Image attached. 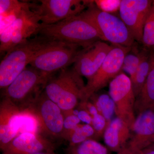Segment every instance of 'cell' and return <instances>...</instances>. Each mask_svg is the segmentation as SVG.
I'll return each mask as SVG.
<instances>
[{"label":"cell","mask_w":154,"mask_h":154,"mask_svg":"<svg viewBox=\"0 0 154 154\" xmlns=\"http://www.w3.org/2000/svg\"><path fill=\"white\" fill-rule=\"evenodd\" d=\"M37 35L76 45L85 49L91 47L97 42L102 41L94 25L80 15L52 25L41 23Z\"/></svg>","instance_id":"6da1fadb"},{"label":"cell","mask_w":154,"mask_h":154,"mask_svg":"<svg viewBox=\"0 0 154 154\" xmlns=\"http://www.w3.org/2000/svg\"><path fill=\"white\" fill-rule=\"evenodd\" d=\"M54 41L37 35L8 51L0 64L1 89L7 88L42 50Z\"/></svg>","instance_id":"7a4b0ae2"},{"label":"cell","mask_w":154,"mask_h":154,"mask_svg":"<svg viewBox=\"0 0 154 154\" xmlns=\"http://www.w3.org/2000/svg\"><path fill=\"white\" fill-rule=\"evenodd\" d=\"M82 76L73 69L61 70L57 76L50 77L45 87L46 96L63 113L74 110L82 101L85 87Z\"/></svg>","instance_id":"3957f363"},{"label":"cell","mask_w":154,"mask_h":154,"mask_svg":"<svg viewBox=\"0 0 154 154\" xmlns=\"http://www.w3.org/2000/svg\"><path fill=\"white\" fill-rule=\"evenodd\" d=\"M79 15L94 25L102 41L126 47L134 46L135 40L120 17L101 11L94 1Z\"/></svg>","instance_id":"277c9868"},{"label":"cell","mask_w":154,"mask_h":154,"mask_svg":"<svg viewBox=\"0 0 154 154\" xmlns=\"http://www.w3.org/2000/svg\"><path fill=\"white\" fill-rule=\"evenodd\" d=\"M85 48L55 40L42 50L29 66L48 77L53 73L74 64Z\"/></svg>","instance_id":"5b68a950"},{"label":"cell","mask_w":154,"mask_h":154,"mask_svg":"<svg viewBox=\"0 0 154 154\" xmlns=\"http://www.w3.org/2000/svg\"><path fill=\"white\" fill-rule=\"evenodd\" d=\"M50 77L33 67L28 66L3 92L8 98L21 108H26L41 93Z\"/></svg>","instance_id":"8992f818"},{"label":"cell","mask_w":154,"mask_h":154,"mask_svg":"<svg viewBox=\"0 0 154 154\" xmlns=\"http://www.w3.org/2000/svg\"><path fill=\"white\" fill-rule=\"evenodd\" d=\"M113 48L107 54L98 70L88 79L82 93V101H88L90 98L102 88L110 84L111 81L122 72V64L125 56L132 48L112 44Z\"/></svg>","instance_id":"52a82bcc"},{"label":"cell","mask_w":154,"mask_h":154,"mask_svg":"<svg viewBox=\"0 0 154 154\" xmlns=\"http://www.w3.org/2000/svg\"><path fill=\"white\" fill-rule=\"evenodd\" d=\"M36 117L39 134L63 137L64 115L60 107L43 91L26 107Z\"/></svg>","instance_id":"ba28073f"},{"label":"cell","mask_w":154,"mask_h":154,"mask_svg":"<svg viewBox=\"0 0 154 154\" xmlns=\"http://www.w3.org/2000/svg\"><path fill=\"white\" fill-rule=\"evenodd\" d=\"M29 6L45 25H52L78 16L85 11L92 1L40 0Z\"/></svg>","instance_id":"9c48e42d"},{"label":"cell","mask_w":154,"mask_h":154,"mask_svg":"<svg viewBox=\"0 0 154 154\" xmlns=\"http://www.w3.org/2000/svg\"><path fill=\"white\" fill-rule=\"evenodd\" d=\"M109 95L115 104L116 117L131 131L136 117L134 110L136 96L130 78L122 72L109 84Z\"/></svg>","instance_id":"30bf717a"},{"label":"cell","mask_w":154,"mask_h":154,"mask_svg":"<svg viewBox=\"0 0 154 154\" xmlns=\"http://www.w3.org/2000/svg\"><path fill=\"white\" fill-rule=\"evenodd\" d=\"M152 0H122L119 17L126 25L135 41L142 42L144 27Z\"/></svg>","instance_id":"8fae6325"},{"label":"cell","mask_w":154,"mask_h":154,"mask_svg":"<svg viewBox=\"0 0 154 154\" xmlns=\"http://www.w3.org/2000/svg\"><path fill=\"white\" fill-rule=\"evenodd\" d=\"M23 108L4 97L0 104V148L2 151L20 134Z\"/></svg>","instance_id":"7c38bea8"},{"label":"cell","mask_w":154,"mask_h":154,"mask_svg":"<svg viewBox=\"0 0 154 154\" xmlns=\"http://www.w3.org/2000/svg\"><path fill=\"white\" fill-rule=\"evenodd\" d=\"M41 25L40 19L30 9L29 3L24 2L18 17L5 29L11 35V49L27 41L32 35H36Z\"/></svg>","instance_id":"4fadbf2b"},{"label":"cell","mask_w":154,"mask_h":154,"mask_svg":"<svg viewBox=\"0 0 154 154\" xmlns=\"http://www.w3.org/2000/svg\"><path fill=\"white\" fill-rule=\"evenodd\" d=\"M113 48L102 41L84 49L74 64L73 69L81 76L90 78L96 73Z\"/></svg>","instance_id":"5bb4252c"},{"label":"cell","mask_w":154,"mask_h":154,"mask_svg":"<svg viewBox=\"0 0 154 154\" xmlns=\"http://www.w3.org/2000/svg\"><path fill=\"white\" fill-rule=\"evenodd\" d=\"M56 146L40 134L25 132L17 135L2 151V154H32L54 152Z\"/></svg>","instance_id":"9a60e30c"},{"label":"cell","mask_w":154,"mask_h":154,"mask_svg":"<svg viewBox=\"0 0 154 154\" xmlns=\"http://www.w3.org/2000/svg\"><path fill=\"white\" fill-rule=\"evenodd\" d=\"M128 145L143 150L154 143V108L142 112L136 118Z\"/></svg>","instance_id":"2e32d148"},{"label":"cell","mask_w":154,"mask_h":154,"mask_svg":"<svg viewBox=\"0 0 154 154\" xmlns=\"http://www.w3.org/2000/svg\"><path fill=\"white\" fill-rule=\"evenodd\" d=\"M131 130L120 119H113L107 127L103 137L106 145L112 151L118 153L128 143Z\"/></svg>","instance_id":"e0dca14e"},{"label":"cell","mask_w":154,"mask_h":154,"mask_svg":"<svg viewBox=\"0 0 154 154\" xmlns=\"http://www.w3.org/2000/svg\"><path fill=\"white\" fill-rule=\"evenodd\" d=\"M151 53V69L140 93L136 98L134 110L137 116L146 110L154 108V52Z\"/></svg>","instance_id":"ac0fdd59"},{"label":"cell","mask_w":154,"mask_h":154,"mask_svg":"<svg viewBox=\"0 0 154 154\" xmlns=\"http://www.w3.org/2000/svg\"><path fill=\"white\" fill-rule=\"evenodd\" d=\"M152 57L151 52H149L145 56L137 70L133 79L131 80L135 96H137L140 93L144 84L151 69Z\"/></svg>","instance_id":"d6986e66"},{"label":"cell","mask_w":154,"mask_h":154,"mask_svg":"<svg viewBox=\"0 0 154 154\" xmlns=\"http://www.w3.org/2000/svg\"><path fill=\"white\" fill-rule=\"evenodd\" d=\"M135 46L134 45L125 57L122 68V72L129 75L131 80L134 77L141 62L149 52L144 48L139 51Z\"/></svg>","instance_id":"ffe728a7"},{"label":"cell","mask_w":154,"mask_h":154,"mask_svg":"<svg viewBox=\"0 0 154 154\" xmlns=\"http://www.w3.org/2000/svg\"><path fill=\"white\" fill-rule=\"evenodd\" d=\"M89 100L96 106L99 114L104 116L109 124L115 113V104L109 95L104 94L98 96L95 94Z\"/></svg>","instance_id":"44dd1931"},{"label":"cell","mask_w":154,"mask_h":154,"mask_svg":"<svg viewBox=\"0 0 154 154\" xmlns=\"http://www.w3.org/2000/svg\"><path fill=\"white\" fill-rule=\"evenodd\" d=\"M95 137L94 128L89 124H79L72 130L65 138L69 142V146L77 145Z\"/></svg>","instance_id":"7402d4cb"},{"label":"cell","mask_w":154,"mask_h":154,"mask_svg":"<svg viewBox=\"0 0 154 154\" xmlns=\"http://www.w3.org/2000/svg\"><path fill=\"white\" fill-rule=\"evenodd\" d=\"M68 150L71 154H108L105 146L93 139L69 146Z\"/></svg>","instance_id":"603a6c76"},{"label":"cell","mask_w":154,"mask_h":154,"mask_svg":"<svg viewBox=\"0 0 154 154\" xmlns=\"http://www.w3.org/2000/svg\"><path fill=\"white\" fill-rule=\"evenodd\" d=\"M142 44L144 49L154 52V1L144 27Z\"/></svg>","instance_id":"cb8c5ba5"},{"label":"cell","mask_w":154,"mask_h":154,"mask_svg":"<svg viewBox=\"0 0 154 154\" xmlns=\"http://www.w3.org/2000/svg\"><path fill=\"white\" fill-rule=\"evenodd\" d=\"M23 4L24 2L17 0H1V18L18 17L22 10Z\"/></svg>","instance_id":"d4e9b609"},{"label":"cell","mask_w":154,"mask_h":154,"mask_svg":"<svg viewBox=\"0 0 154 154\" xmlns=\"http://www.w3.org/2000/svg\"><path fill=\"white\" fill-rule=\"evenodd\" d=\"M78 110H73L64 113V119L63 123V138L65 139L71 131L80 124L81 120L77 115Z\"/></svg>","instance_id":"484cf974"},{"label":"cell","mask_w":154,"mask_h":154,"mask_svg":"<svg viewBox=\"0 0 154 154\" xmlns=\"http://www.w3.org/2000/svg\"><path fill=\"white\" fill-rule=\"evenodd\" d=\"M122 0H96L94 3L98 8L103 12L115 15L119 14Z\"/></svg>","instance_id":"4316f807"},{"label":"cell","mask_w":154,"mask_h":154,"mask_svg":"<svg viewBox=\"0 0 154 154\" xmlns=\"http://www.w3.org/2000/svg\"><path fill=\"white\" fill-rule=\"evenodd\" d=\"M92 118V126L95 131V137L98 138L103 136L109 124L104 116L99 113L94 116Z\"/></svg>","instance_id":"83f0119b"},{"label":"cell","mask_w":154,"mask_h":154,"mask_svg":"<svg viewBox=\"0 0 154 154\" xmlns=\"http://www.w3.org/2000/svg\"><path fill=\"white\" fill-rule=\"evenodd\" d=\"M78 106L79 107V109L86 110L92 117L99 113L96 106L89 100L86 101H81Z\"/></svg>","instance_id":"f1b7e54d"},{"label":"cell","mask_w":154,"mask_h":154,"mask_svg":"<svg viewBox=\"0 0 154 154\" xmlns=\"http://www.w3.org/2000/svg\"><path fill=\"white\" fill-rule=\"evenodd\" d=\"M77 115L81 121L85 122L86 124L90 125L92 126L93 118L86 110L78 109Z\"/></svg>","instance_id":"f546056e"},{"label":"cell","mask_w":154,"mask_h":154,"mask_svg":"<svg viewBox=\"0 0 154 154\" xmlns=\"http://www.w3.org/2000/svg\"><path fill=\"white\" fill-rule=\"evenodd\" d=\"M116 154H143V150H139L127 145L124 149Z\"/></svg>","instance_id":"4dcf8cb0"},{"label":"cell","mask_w":154,"mask_h":154,"mask_svg":"<svg viewBox=\"0 0 154 154\" xmlns=\"http://www.w3.org/2000/svg\"><path fill=\"white\" fill-rule=\"evenodd\" d=\"M143 154H154V149L150 148H147L143 150Z\"/></svg>","instance_id":"1f68e13d"},{"label":"cell","mask_w":154,"mask_h":154,"mask_svg":"<svg viewBox=\"0 0 154 154\" xmlns=\"http://www.w3.org/2000/svg\"><path fill=\"white\" fill-rule=\"evenodd\" d=\"M32 154H56L54 152H40Z\"/></svg>","instance_id":"d6a6232c"},{"label":"cell","mask_w":154,"mask_h":154,"mask_svg":"<svg viewBox=\"0 0 154 154\" xmlns=\"http://www.w3.org/2000/svg\"><path fill=\"white\" fill-rule=\"evenodd\" d=\"M148 148H151L154 149V143L151 146H149V147Z\"/></svg>","instance_id":"836d02e7"}]
</instances>
